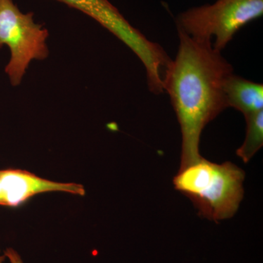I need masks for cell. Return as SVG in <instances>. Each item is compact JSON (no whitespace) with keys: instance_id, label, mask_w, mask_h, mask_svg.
I'll return each mask as SVG.
<instances>
[{"instance_id":"7","label":"cell","mask_w":263,"mask_h":263,"mask_svg":"<svg viewBox=\"0 0 263 263\" xmlns=\"http://www.w3.org/2000/svg\"><path fill=\"white\" fill-rule=\"evenodd\" d=\"M228 108H235L245 115L263 110V85L232 74L224 84Z\"/></svg>"},{"instance_id":"4","label":"cell","mask_w":263,"mask_h":263,"mask_svg":"<svg viewBox=\"0 0 263 263\" xmlns=\"http://www.w3.org/2000/svg\"><path fill=\"white\" fill-rule=\"evenodd\" d=\"M49 36L43 24L34 21V13H23L13 0H0V48L9 47L11 57L5 67L13 86H18L33 60L47 58Z\"/></svg>"},{"instance_id":"8","label":"cell","mask_w":263,"mask_h":263,"mask_svg":"<svg viewBox=\"0 0 263 263\" xmlns=\"http://www.w3.org/2000/svg\"><path fill=\"white\" fill-rule=\"evenodd\" d=\"M247 121V133L245 142L236 151V155L245 163L262 147L263 145V110L250 114L245 117Z\"/></svg>"},{"instance_id":"9","label":"cell","mask_w":263,"mask_h":263,"mask_svg":"<svg viewBox=\"0 0 263 263\" xmlns=\"http://www.w3.org/2000/svg\"><path fill=\"white\" fill-rule=\"evenodd\" d=\"M4 255L9 259L10 263H24L20 255L12 248H8L5 250Z\"/></svg>"},{"instance_id":"2","label":"cell","mask_w":263,"mask_h":263,"mask_svg":"<svg viewBox=\"0 0 263 263\" xmlns=\"http://www.w3.org/2000/svg\"><path fill=\"white\" fill-rule=\"evenodd\" d=\"M245 173L226 162L214 163L200 157L180 167L174 188L187 197L201 217L218 222L235 215L243 197Z\"/></svg>"},{"instance_id":"10","label":"cell","mask_w":263,"mask_h":263,"mask_svg":"<svg viewBox=\"0 0 263 263\" xmlns=\"http://www.w3.org/2000/svg\"><path fill=\"white\" fill-rule=\"evenodd\" d=\"M5 256L1 255V254H0V263H5Z\"/></svg>"},{"instance_id":"1","label":"cell","mask_w":263,"mask_h":263,"mask_svg":"<svg viewBox=\"0 0 263 263\" xmlns=\"http://www.w3.org/2000/svg\"><path fill=\"white\" fill-rule=\"evenodd\" d=\"M179 50L164 71L163 90L168 94L181 128V167L196 162L200 137L209 123L228 108L224 84L233 66L212 43L178 30Z\"/></svg>"},{"instance_id":"6","label":"cell","mask_w":263,"mask_h":263,"mask_svg":"<svg viewBox=\"0 0 263 263\" xmlns=\"http://www.w3.org/2000/svg\"><path fill=\"white\" fill-rule=\"evenodd\" d=\"M62 192L72 195H85L82 185L60 183L43 179L27 171L0 170V205L17 207L39 194Z\"/></svg>"},{"instance_id":"5","label":"cell","mask_w":263,"mask_h":263,"mask_svg":"<svg viewBox=\"0 0 263 263\" xmlns=\"http://www.w3.org/2000/svg\"><path fill=\"white\" fill-rule=\"evenodd\" d=\"M82 12L119 38L141 60L147 70L157 68L164 51L135 28L108 0H55Z\"/></svg>"},{"instance_id":"3","label":"cell","mask_w":263,"mask_h":263,"mask_svg":"<svg viewBox=\"0 0 263 263\" xmlns=\"http://www.w3.org/2000/svg\"><path fill=\"white\" fill-rule=\"evenodd\" d=\"M262 14L263 0H216L180 13L176 26L177 30L211 42L221 51L242 27Z\"/></svg>"}]
</instances>
